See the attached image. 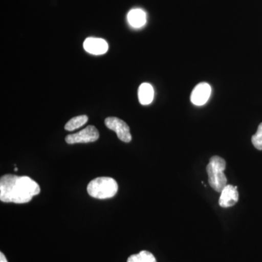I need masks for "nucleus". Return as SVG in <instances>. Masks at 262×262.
<instances>
[{
	"label": "nucleus",
	"instance_id": "8",
	"mask_svg": "<svg viewBox=\"0 0 262 262\" xmlns=\"http://www.w3.org/2000/svg\"><path fill=\"white\" fill-rule=\"evenodd\" d=\"M84 49L94 55H102L108 51L107 42L100 38L89 37L84 42Z\"/></svg>",
	"mask_w": 262,
	"mask_h": 262
},
{
	"label": "nucleus",
	"instance_id": "1",
	"mask_svg": "<svg viewBox=\"0 0 262 262\" xmlns=\"http://www.w3.org/2000/svg\"><path fill=\"white\" fill-rule=\"evenodd\" d=\"M39 192V184L30 177L6 174L0 179V201L4 203H29Z\"/></svg>",
	"mask_w": 262,
	"mask_h": 262
},
{
	"label": "nucleus",
	"instance_id": "11",
	"mask_svg": "<svg viewBox=\"0 0 262 262\" xmlns=\"http://www.w3.org/2000/svg\"><path fill=\"white\" fill-rule=\"evenodd\" d=\"M88 120H89V117L86 115H80V116L73 117L66 124L65 129L68 131L75 130L76 129L83 126Z\"/></svg>",
	"mask_w": 262,
	"mask_h": 262
},
{
	"label": "nucleus",
	"instance_id": "15",
	"mask_svg": "<svg viewBox=\"0 0 262 262\" xmlns=\"http://www.w3.org/2000/svg\"><path fill=\"white\" fill-rule=\"evenodd\" d=\"M15 171H18V168H15Z\"/></svg>",
	"mask_w": 262,
	"mask_h": 262
},
{
	"label": "nucleus",
	"instance_id": "14",
	"mask_svg": "<svg viewBox=\"0 0 262 262\" xmlns=\"http://www.w3.org/2000/svg\"><path fill=\"white\" fill-rule=\"evenodd\" d=\"M0 262H8L3 253H0Z\"/></svg>",
	"mask_w": 262,
	"mask_h": 262
},
{
	"label": "nucleus",
	"instance_id": "7",
	"mask_svg": "<svg viewBox=\"0 0 262 262\" xmlns=\"http://www.w3.org/2000/svg\"><path fill=\"white\" fill-rule=\"evenodd\" d=\"M239 199L237 187L232 185H227L221 192L219 203L222 208H229L234 206Z\"/></svg>",
	"mask_w": 262,
	"mask_h": 262
},
{
	"label": "nucleus",
	"instance_id": "6",
	"mask_svg": "<svg viewBox=\"0 0 262 262\" xmlns=\"http://www.w3.org/2000/svg\"><path fill=\"white\" fill-rule=\"evenodd\" d=\"M211 88L207 82H201L195 86L191 94V101L196 106H203L209 99Z\"/></svg>",
	"mask_w": 262,
	"mask_h": 262
},
{
	"label": "nucleus",
	"instance_id": "3",
	"mask_svg": "<svg viewBox=\"0 0 262 262\" xmlns=\"http://www.w3.org/2000/svg\"><path fill=\"white\" fill-rule=\"evenodd\" d=\"M87 191L90 196L96 199H108L117 194L118 184L110 177H98L89 183Z\"/></svg>",
	"mask_w": 262,
	"mask_h": 262
},
{
	"label": "nucleus",
	"instance_id": "12",
	"mask_svg": "<svg viewBox=\"0 0 262 262\" xmlns=\"http://www.w3.org/2000/svg\"><path fill=\"white\" fill-rule=\"evenodd\" d=\"M127 262H157L154 255L149 251H142L137 254L132 255Z\"/></svg>",
	"mask_w": 262,
	"mask_h": 262
},
{
	"label": "nucleus",
	"instance_id": "9",
	"mask_svg": "<svg viewBox=\"0 0 262 262\" xmlns=\"http://www.w3.org/2000/svg\"><path fill=\"white\" fill-rule=\"evenodd\" d=\"M127 20L131 27L134 28H141L146 24L145 12L141 9L131 10L127 14Z\"/></svg>",
	"mask_w": 262,
	"mask_h": 262
},
{
	"label": "nucleus",
	"instance_id": "13",
	"mask_svg": "<svg viewBox=\"0 0 262 262\" xmlns=\"http://www.w3.org/2000/svg\"><path fill=\"white\" fill-rule=\"evenodd\" d=\"M253 145L258 150H262V122L258 125L257 132L252 136Z\"/></svg>",
	"mask_w": 262,
	"mask_h": 262
},
{
	"label": "nucleus",
	"instance_id": "2",
	"mask_svg": "<svg viewBox=\"0 0 262 262\" xmlns=\"http://www.w3.org/2000/svg\"><path fill=\"white\" fill-rule=\"evenodd\" d=\"M226 162L220 156H213L207 165V173L210 186L217 192H222L227 186V179L225 172Z\"/></svg>",
	"mask_w": 262,
	"mask_h": 262
},
{
	"label": "nucleus",
	"instance_id": "4",
	"mask_svg": "<svg viewBox=\"0 0 262 262\" xmlns=\"http://www.w3.org/2000/svg\"><path fill=\"white\" fill-rule=\"evenodd\" d=\"M98 138L99 133L97 128L94 125H89L80 132L67 136L66 137V142L69 144L94 142L98 140Z\"/></svg>",
	"mask_w": 262,
	"mask_h": 262
},
{
	"label": "nucleus",
	"instance_id": "10",
	"mask_svg": "<svg viewBox=\"0 0 262 262\" xmlns=\"http://www.w3.org/2000/svg\"><path fill=\"white\" fill-rule=\"evenodd\" d=\"M139 102L142 105L150 104L154 98V89L149 83L141 84L139 89Z\"/></svg>",
	"mask_w": 262,
	"mask_h": 262
},
{
	"label": "nucleus",
	"instance_id": "5",
	"mask_svg": "<svg viewBox=\"0 0 262 262\" xmlns=\"http://www.w3.org/2000/svg\"><path fill=\"white\" fill-rule=\"evenodd\" d=\"M105 125L110 130L116 133L117 137L123 142H130L132 139L130 132V127L126 122L115 117H110L105 120Z\"/></svg>",
	"mask_w": 262,
	"mask_h": 262
}]
</instances>
